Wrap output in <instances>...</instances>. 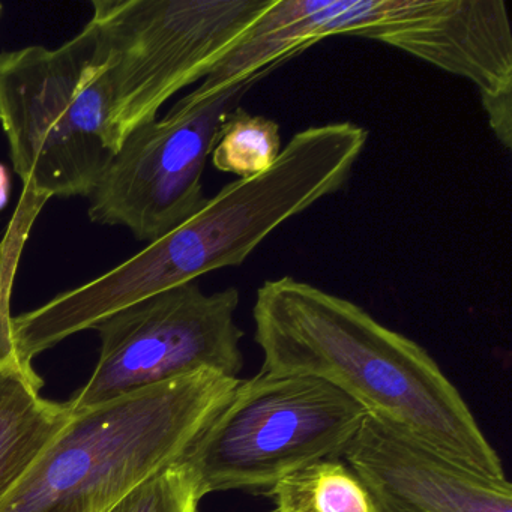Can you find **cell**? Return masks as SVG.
Segmentation results:
<instances>
[{"instance_id":"obj_1","label":"cell","mask_w":512,"mask_h":512,"mask_svg":"<svg viewBox=\"0 0 512 512\" xmlns=\"http://www.w3.org/2000/svg\"><path fill=\"white\" fill-rule=\"evenodd\" d=\"M253 320L262 370L323 380L455 463L506 478L499 454L433 356L361 305L286 275L257 289Z\"/></svg>"},{"instance_id":"obj_2","label":"cell","mask_w":512,"mask_h":512,"mask_svg":"<svg viewBox=\"0 0 512 512\" xmlns=\"http://www.w3.org/2000/svg\"><path fill=\"white\" fill-rule=\"evenodd\" d=\"M331 37L377 41L472 83L491 131L511 149L512 34L503 0H272L211 83L238 85Z\"/></svg>"},{"instance_id":"obj_3","label":"cell","mask_w":512,"mask_h":512,"mask_svg":"<svg viewBox=\"0 0 512 512\" xmlns=\"http://www.w3.org/2000/svg\"><path fill=\"white\" fill-rule=\"evenodd\" d=\"M239 380L200 371L71 413L0 512H109L185 454Z\"/></svg>"},{"instance_id":"obj_4","label":"cell","mask_w":512,"mask_h":512,"mask_svg":"<svg viewBox=\"0 0 512 512\" xmlns=\"http://www.w3.org/2000/svg\"><path fill=\"white\" fill-rule=\"evenodd\" d=\"M301 209L295 184L277 167L230 182L208 197L193 217L121 265L13 316L16 355L32 365L29 362L41 353L137 302L193 283L209 272L241 266Z\"/></svg>"},{"instance_id":"obj_5","label":"cell","mask_w":512,"mask_h":512,"mask_svg":"<svg viewBox=\"0 0 512 512\" xmlns=\"http://www.w3.org/2000/svg\"><path fill=\"white\" fill-rule=\"evenodd\" d=\"M110 101L91 31L56 49L0 53V127L25 194L89 197L113 152Z\"/></svg>"},{"instance_id":"obj_6","label":"cell","mask_w":512,"mask_h":512,"mask_svg":"<svg viewBox=\"0 0 512 512\" xmlns=\"http://www.w3.org/2000/svg\"><path fill=\"white\" fill-rule=\"evenodd\" d=\"M272 0H94L86 28L109 92L113 152L203 82Z\"/></svg>"},{"instance_id":"obj_7","label":"cell","mask_w":512,"mask_h":512,"mask_svg":"<svg viewBox=\"0 0 512 512\" xmlns=\"http://www.w3.org/2000/svg\"><path fill=\"white\" fill-rule=\"evenodd\" d=\"M367 410L316 377L260 371L239 380L178 463L200 497L265 494L284 476L341 458Z\"/></svg>"},{"instance_id":"obj_8","label":"cell","mask_w":512,"mask_h":512,"mask_svg":"<svg viewBox=\"0 0 512 512\" xmlns=\"http://www.w3.org/2000/svg\"><path fill=\"white\" fill-rule=\"evenodd\" d=\"M239 302L236 287L205 293L193 281L107 317L94 328L100 358L68 401L71 412L200 371L238 377L244 367Z\"/></svg>"},{"instance_id":"obj_9","label":"cell","mask_w":512,"mask_h":512,"mask_svg":"<svg viewBox=\"0 0 512 512\" xmlns=\"http://www.w3.org/2000/svg\"><path fill=\"white\" fill-rule=\"evenodd\" d=\"M266 76L257 74L200 103H176L163 119L133 131L89 196V220L125 227L151 244L193 217L208 199L203 172L221 125Z\"/></svg>"},{"instance_id":"obj_10","label":"cell","mask_w":512,"mask_h":512,"mask_svg":"<svg viewBox=\"0 0 512 512\" xmlns=\"http://www.w3.org/2000/svg\"><path fill=\"white\" fill-rule=\"evenodd\" d=\"M343 458L379 512H512L508 478L461 466L368 413Z\"/></svg>"},{"instance_id":"obj_11","label":"cell","mask_w":512,"mask_h":512,"mask_svg":"<svg viewBox=\"0 0 512 512\" xmlns=\"http://www.w3.org/2000/svg\"><path fill=\"white\" fill-rule=\"evenodd\" d=\"M43 386L17 356L0 361V505L73 413L67 403L44 398Z\"/></svg>"},{"instance_id":"obj_12","label":"cell","mask_w":512,"mask_h":512,"mask_svg":"<svg viewBox=\"0 0 512 512\" xmlns=\"http://www.w3.org/2000/svg\"><path fill=\"white\" fill-rule=\"evenodd\" d=\"M263 496L274 502L271 512H379L367 485L343 457L308 464Z\"/></svg>"},{"instance_id":"obj_13","label":"cell","mask_w":512,"mask_h":512,"mask_svg":"<svg viewBox=\"0 0 512 512\" xmlns=\"http://www.w3.org/2000/svg\"><path fill=\"white\" fill-rule=\"evenodd\" d=\"M281 151L283 142L278 122L251 115L238 106L221 125L209 158L218 172L245 179L265 173Z\"/></svg>"},{"instance_id":"obj_14","label":"cell","mask_w":512,"mask_h":512,"mask_svg":"<svg viewBox=\"0 0 512 512\" xmlns=\"http://www.w3.org/2000/svg\"><path fill=\"white\" fill-rule=\"evenodd\" d=\"M200 502L193 479L176 461L137 485L109 512H200Z\"/></svg>"},{"instance_id":"obj_15","label":"cell","mask_w":512,"mask_h":512,"mask_svg":"<svg viewBox=\"0 0 512 512\" xmlns=\"http://www.w3.org/2000/svg\"><path fill=\"white\" fill-rule=\"evenodd\" d=\"M11 175L5 164H0V211L7 208L10 202Z\"/></svg>"},{"instance_id":"obj_16","label":"cell","mask_w":512,"mask_h":512,"mask_svg":"<svg viewBox=\"0 0 512 512\" xmlns=\"http://www.w3.org/2000/svg\"><path fill=\"white\" fill-rule=\"evenodd\" d=\"M0 11H2V4H0Z\"/></svg>"}]
</instances>
